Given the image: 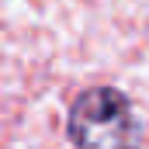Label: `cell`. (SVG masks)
<instances>
[{
  "label": "cell",
  "instance_id": "obj_1",
  "mask_svg": "<svg viewBox=\"0 0 149 149\" xmlns=\"http://www.w3.org/2000/svg\"><path fill=\"white\" fill-rule=\"evenodd\" d=\"M73 149H139L142 125L118 87H90L76 94L66 121Z\"/></svg>",
  "mask_w": 149,
  "mask_h": 149
}]
</instances>
